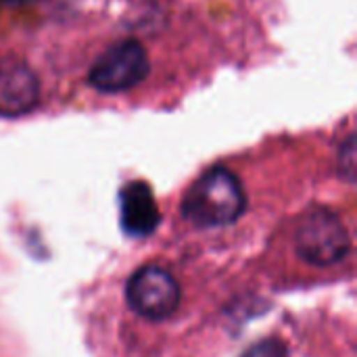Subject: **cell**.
<instances>
[{
    "label": "cell",
    "instance_id": "5b68a950",
    "mask_svg": "<svg viewBox=\"0 0 357 357\" xmlns=\"http://www.w3.org/2000/svg\"><path fill=\"white\" fill-rule=\"evenodd\" d=\"M40 86L36 73L19 59H0V115L17 117L38 105Z\"/></svg>",
    "mask_w": 357,
    "mask_h": 357
},
{
    "label": "cell",
    "instance_id": "7a4b0ae2",
    "mask_svg": "<svg viewBox=\"0 0 357 357\" xmlns=\"http://www.w3.org/2000/svg\"><path fill=\"white\" fill-rule=\"evenodd\" d=\"M351 249L349 232L341 218L328 209L305 215L297 230V253L312 266H333Z\"/></svg>",
    "mask_w": 357,
    "mask_h": 357
},
{
    "label": "cell",
    "instance_id": "277c9868",
    "mask_svg": "<svg viewBox=\"0 0 357 357\" xmlns=\"http://www.w3.org/2000/svg\"><path fill=\"white\" fill-rule=\"evenodd\" d=\"M126 297L138 316L146 320H165L180 305V284L165 268L149 264L132 274Z\"/></svg>",
    "mask_w": 357,
    "mask_h": 357
},
{
    "label": "cell",
    "instance_id": "8992f818",
    "mask_svg": "<svg viewBox=\"0 0 357 357\" xmlns=\"http://www.w3.org/2000/svg\"><path fill=\"white\" fill-rule=\"evenodd\" d=\"M121 224L132 236H149L159 224V207L144 182H132L121 190Z\"/></svg>",
    "mask_w": 357,
    "mask_h": 357
},
{
    "label": "cell",
    "instance_id": "52a82bcc",
    "mask_svg": "<svg viewBox=\"0 0 357 357\" xmlns=\"http://www.w3.org/2000/svg\"><path fill=\"white\" fill-rule=\"evenodd\" d=\"M241 357H289V349L282 341L266 339V341L249 347Z\"/></svg>",
    "mask_w": 357,
    "mask_h": 357
},
{
    "label": "cell",
    "instance_id": "6da1fadb",
    "mask_svg": "<svg viewBox=\"0 0 357 357\" xmlns=\"http://www.w3.org/2000/svg\"><path fill=\"white\" fill-rule=\"evenodd\" d=\"M247 205V197L238 178L213 167L203 174L182 201V215L197 228H218L236 222Z\"/></svg>",
    "mask_w": 357,
    "mask_h": 357
},
{
    "label": "cell",
    "instance_id": "3957f363",
    "mask_svg": "<svg viewBox=\"0 0 357 357\" xmlns=\"http://www.w3.org/2000/svg\"><path fill=\"white\" fill-rule=\"evenodd\" d=\"M149 54L136 40H123L105 50L88 73V82L100 92H121L138 86L149 75Z\"/></svg>",
    "mask_w": 357,
    "mask_h": 357
}]
</instances>
